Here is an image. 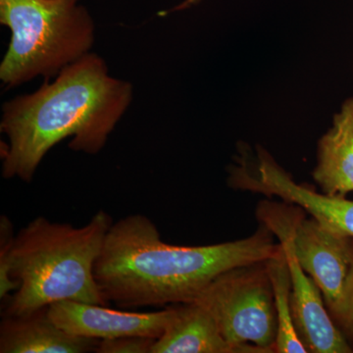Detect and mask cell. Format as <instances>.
I'll list each match as a JSON object with an SVG mask.
<instances>
[{"mask_svg":"<svg viewBox=\"0 0 353 353\" xmlns=\"http://www.w3.org/2000/svg\"><path fill=\"white\" fill-rule=\"evenodd\" d=\"M174 306L154 312L114 310L108 305L61 301L48 306L53 322L73 336L95 340L145 336L157 340L173 318Z\"/></svg>","mask_w":353,"mask_h":353,"instance_id":"9","label":"cell"},{"mask_svg":"<svg viewBox=\"0 0 353 353\" xmlns=\"http://www.w3.org/2000/svg\"><path fill=\"white\" fill-rule=\"evenodd\" d=\"M263 225L241 240L180 246L162 241L154 223L132 214L113 223L94 265V278L108 303L120 308L190 303L223 272L263 261L280 243Z\"/></svg>","mask_w":353,"mask_h":353,"instance_id":"1","label":"cell"},{"mask_svg":"<svg viewBox=\"0 0 353 353\" xmlns=\"http://www.w3.org/2000/svg\"><path fill=\"white\" fill-rule=\"evenodd\" d=\"M199 1H201V0H185V1L182 2L180 6L175 7V8L173 9V11L183 10V9L189 8V7L199 3Z\"/></svg>","mask_w":353,"mask_h":353,"instance_id":"17","label":"cell"},{"mask_svg":"<svg viewBox=\"0 0 353 353\" xmlns=\"http://www.w3.org/2000/svg\"><path fill=\"white\" fill-rule=\"evenodd\" d=\"M13 224L7 216L0 217V299L6 301L17 290L18 285L9 274V256L15 234Z\"/></svg>","mask_w":353,"mask_h":353,"instance_id":"14","label":"cell"},{"mask_svg":"<svg viewBox=\"0 0 353 353\" xmlns=\"http://www.w3.org/2000/svg\"><path fill=\"white\" fill-rule=\"evenodd\" d=\"M267 266L273 285L278 318L275 353H307V350L297 336L292 320L290 267L282 245L278 252L267 260Z\"/></svg>","mask_w":353,"mask_h":353,"instance_id":"13","label":"cell"},{"mask_svg":"<svg viewBox=\"0 0 353 353\" xmlns=\"http://www.w3.org/2000/svg\"><path fill=\"white\" fill-rule=\"evenodd\" d=\"M132 99L131 83L109 75L105 61L88 53L53 82L3 104L2 176L31 183L44 157L67 138L73 152L97 154Z\"/></svg>","mask_w":353,"mask_h":353,"instance_id":"2","label":"cell"},{"mask_svg":"<svg viewBox=\"0 0 353 353\" xmlns=\"http://www.w3.org/2000/svg\"><path fill=\"white\" fill-rule=\"evenodd\" d=\"M228 183L234 190L277 196L303 209L323 226L353 238V201L317 192L309 185L294 182L260 146L256 157L243 153L236 165L230 167Z\"/></svg>","mask_w":353,"mask_h":353,"instance_id":"7","label":"cell"},{"mask_svg":"<svg viewBox=\"0 0 353 353\" xmlns=\"http://www.w3.org/2000/svg\"><path fill=\"white\" fill-rule=\"evenodd\" d=\"M155 339L145 336H121L99 341L95 352L150 353Z\"/></svg>","mask_w":353,"mask_h":353,"instance_id":"16","label":"cell"},{"mask_svg":"<svg viewBox=\"0 0 353 353\" xmlns=\"http://www.w3.org/2000/svg\"><path fill=\"white\" fill-rule=\"evenodd\" d=\"M331 317L353 352V262L340 306Z\"/></svg>","mask_w":353,"mask_h":353,"instance_id":"15","label":"cell"},{"mask_svg":"<svg viewBox=\"0 0 353 353\" xmlns=\"http://www.w3.org/2000/svg\"><path fill=\"white\" fill-rule=\"evenodd\" d=\"M99 340L73 336L57 326L48 307L29 314L2 315L1 353H85L95 352Z\"/></svg>","mask_w":353,"mask_h":353,"instance_id":"10","label":"cell"},{"mask_svg":"<svg viewBox=\"0 0 353 353\" xmlns=\"http://www.w3.org/2000/svg\"><path fill=\"white\" fill-rule=\"evenodd\" d=\"M292 205V246L299 264L321 290L330 316L340 306L353 262V238L332 231Z\"/></svg>","mask_w":353,"mask_h":353,"instance_id":"8","label":"cell"},{"mask_svg":"<svg viewBox=\"0 0 353 353\" xmlns=\"http://www.w3.org/2000/svg\"><path fill=\"white\" fill-rule=\"evenodd\" d=\"M0 23L11 31L0 63L6 88L57 77L94 43V21L79 0H0Z\"/></svg>","mask_w":353,"mask_h":353,"instance_id":"4","label":"cell"},{"mask_svg":"<svg viewBox=\"0 0 353 353\" xmlns=\"http://www.w3.org/2000/svg\"><path fill=\"white\" fill-rule=\"evenodd\" d=\"M267 260L223 272L194 301L245 353H275L278 318Z\"/></svg>","mask_w":353,"mask_h":353,"instance_id":"5","label":"cell"},{"mask_svg":"<svg viewBox=\"0 0 353 353\" xmlns=\"http://www.w3.org/2000/svg\"><path fill=\"white\" fill-rule=\"evenodd\" d=\"M313 179L330 196L353 192V97L343 102L334 116L333 127L318 143Z\"/></svg>","mask_w":353,"mask_h":353,"instance_id":"12","label":"cell"},{"mask_svg":"<svg viewBox=\"0 0 353 353\" xmlns=\"http://www.w3.org/2000/svg\"><path fill=\"white\" fill-rule=\"evenodd\" d=\"M112 218L101 210L85 226L36 218L15 234L9 274L18 288L2 315L29 314L61 301L109 305L94 278Z\"/></svg>","mask_w":353,"mask_h":353,"instance_id":"3","label":"cell"},{"mask_svg":"<svg viewBox=\"0 0 353 353\" xmlns=\"http://www.w3.org/2000/svg\"><path fill=\"white\" fill-rule=\"evenodd\" d=\"M174 309L150 353H245L222 336L212 316L196 301L175 304Z\"/></svg>","mask_w":353,"mask_h":353,"instance_id":"11","label":"cell"},{"mask_svg":"<svg viewBox=\"0 0 353 353\" xmlns=\"http://www.w3.org/2000/svg\"><path fill=\"white\" fill-rule=\"evenodd\" d=\"M292 204L263 201L257 208L260 224L283 245L290 273V305L297 336L310 353H352L334 324L321 290L299 264L292 246Z\"/></svg>","mask_w":353,"mask_h":353,"instance_id":"6","label":"cell"}]
</instances>
